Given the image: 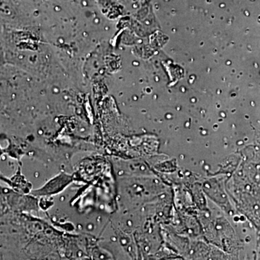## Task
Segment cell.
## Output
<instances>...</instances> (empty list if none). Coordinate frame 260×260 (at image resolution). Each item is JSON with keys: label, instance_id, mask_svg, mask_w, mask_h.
I'll list each match as a JSON object with an SVG mask.
<instances>
[]
</instances>
